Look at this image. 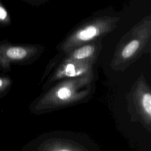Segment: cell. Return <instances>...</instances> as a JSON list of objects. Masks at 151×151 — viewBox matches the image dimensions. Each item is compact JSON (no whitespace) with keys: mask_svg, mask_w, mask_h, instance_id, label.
Segmentation results:
<instances>
[{"mask_svg":"<svg viewBox=\"0 0 151 151\" xmlns=\"http://www.w3.org/2000/svg\"><path fill=\"white\" fill-rule=\"evenodd\" d=\"M94 73L58 81L32 101L31 111L37 115L72 107L89 100L95 91Z\"/></svg>","mask_w":151,"mask_h":151,"instance_id":"cell-1","label":"cell"},{"mask_svg":"<svg viewBox=\"0 0 151 151\" xmlns=\"http://www.w3.org/2000/svg\"><path fill=\"white\" fill-rule=\"evenodd\" d=\"M151 36V17L143 18L123 35L114 51L110 67L124 71L147 52Z\"/></svg>","mask_w":151,"mask_h":151,"instance_id":"cell-2","label":"cell"},{"mask_svg":"<svg viewBox=\"0 0 151 151\" xmlns=\"http://www.w3.org/2000/svg\"><path fill=\"white\" fill-rule=\"evenodd\" d=\"M31 145L32 151H101L86 134L63 130L41 134Z\"/></svg>","mask_w":151,"mask_h":151,"instance_id":"cell-3","label":"cell"},{"mask_svg":"<svg viewBox=\"0 0 151 151\" xmlns=\"http://www.w3.org/2000/svg\"><path fill=\"white\" fill-rule=\"evenodd\" d=\"M119 21V18L109 16L88 21L74 29L63 41L59 49L66 54L78 46L96 40L111 32Z\"/></svg>","mask_w":151,"mask_h":151,"instance_id":"cell-4","label":"cell"},{"mask_svg":"<svg viewBox=\"0 0 151 151\" xmlns=\"http://www.w3.org/2000/svg\"><path fill=\"white\" fill-rule=\"evenodd\" d=\"M127 111L133 122H139L151 132V88L141 74L126 95Z\"/></svg>","mask_w":151,"mask_h":151,"instance_id":"cell-5","label":"cell"},{"mask_svg":"<svg viewBox=\"0 0 151 151\" xmlns=\"http://www.w3.org/2000/svg\"><path fill=\"white\" fill-rule=\"evenodd\" d=\"M94 65L93 63L77 61L64 57L47 76L42 86V90L44 91L63 80L78 78L92 74L94 73Z\"/></svg>","mask_w":151,"mask_h":151,"instance_id":"cell-6","label":"cell"},{"mask_svg":"<svg viewBox=\"0 0 151 151\" xmlns=\"http://www.w3.org/2000/svg\"><path fill=\"white\" fill-rule=\"evenodd\" d=\"M43 51L38 45H0V65L7 68L12 63H22L37 58Z\"/></svg>","mask_w":151,"mask_h":151,"instance_id":"cell-7","label":"cell"},{"mask_svg":"<svg viewBox=\"0 0 151 151\" xmlns=\"http://www.w3.org/2000/svg\"><path fill=\"white\" fill-rule=\"evenodd\" d=\"M102 45L99 39L78 46L67 54L65 58L82 62H90L95 64L101 50Z\"/></svg>","mask_w":151,"mask_h":151,"instance_id":"cell-8","label":"cell"},{"mask_svg":"<svg viewBox=\"0 0 151 151\" xmlns=\"http://www.w3.org/2000/svg\"><path fill=\"white\" fill-rule=\"evenodd\" d=\"M10 22V17L6 9L0 2V22L2 24H8Z\"/></svg>","mask_w":151,"mask_h":151,"instance_id":"cell-9","label":"cell"},{"mask_svg":"<svg viewBox=\"0 0 151 151\" xmlns=\"http://www.w3.org/2000/svg\"><path fill=\"white\" fill-rule=\"evenodd\" d=\"M10 80L6 77H0V91L6 88L10 84Z\"/></svg>","mask_w":151,"mask_h":151,"instance_id":"cell-10","label":"cell"}]
</instances>
